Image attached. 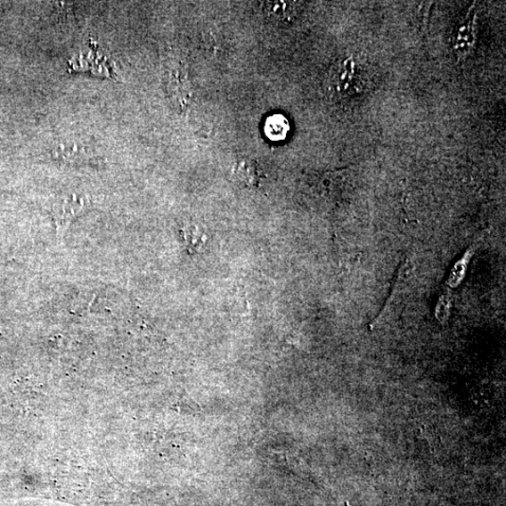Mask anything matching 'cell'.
<instances>
[{
	"mask_svg": "<svg viewBox=\"0 0 506 506\" xmlns=\"http://www.w3.org/2000/svg\"><path fill=\"white\" fill-rule=\"evenodd\" d=\"M469 259V253H467V255L464 257V258L461 259L455 265L453 270H452V273H451V276L449 277V281H448V284L450 286L456 287L461 283V282L462 281L464 274L466 273Z\"/></svg>",
	"mask_w": 506,
	"mask_h": 506,
	"instance_id": "8992f818",
	"label": "cell"
},
{
	"mask_svg": "<svg viewBox=\"0 0 506 506\" xmlns=\"http://www.w3.org/2000/svg\"><path fill=\"white\" fill-rule=\"evenodd\" d=\"M259 4L265 20L276 26L291 25L298 14V3L282 0V2H262Z\"/></svg>",
	"mask_w": 506,
	"mask_h": 506,
	"instance_id": "7a4b0ae2",
	"label": "cell"
},
{
	"mask_svg": "<svg viewBox=\"0 0 506 506\" xmlns=\"http://www.w3.org/2000/svg\"><path fill=\"white\" fill-rule=\"evenodd\" d=\"M289 130H290V126H289L287 119L281 115L271 117L266 120L265 131L271 140L284 139Z\"/></svg>",
	"mask_w": 506,
	"mask_h": 506,
	"instance_id": "5b68a950",
	"label": "cell"
},
{
	"mask_svg": "<svg viewBox=\"0 0 506 506\" xmlns=\"http://www.w3.org/2000/svg\"><path fill=\"white\" fill-rule=\"evenodd\" d=\"M477 37V14L475 6L468 11L453 37L452 47L460 61L467 60L473 53Z\"/></svg>",
	"mask_w": 506,
	"mask_h": 506,
	"instance_id": "6da1fadb",
	"label": "cell"
},
{
	"mask_svg": "<svg viewBox=\"0 0 506 506\" xmlns=\"http://www.w3.org/2000/svg\"><path fill=\"white\" fill-rule=\"evenodd\" d=\"M85 208L83 199L76 195L65 197L53 207L56 223L61 227L68 225Z\"/></svg>",
	"mask_w": 506,
	"mask_h": 506,
	"instance_id": "3957f363",
	"label": "cell"
},
{
	"mask_svg": "<svg viewBox=\"0 0 506 506\" xmlns=\"http://www.w3.org/2000/svg\"><path fill=\"white\" fill-rule=\"evenodd\" d=\"M238 183L246 188H258L265 178L264 173L257 161L244 159L233 171Z\"/></svg>",
	"mask_w": 506,
	"mask_h": 506,
	"instance_id": "277c9868",
	"label": "cell"
}]
</instances>
